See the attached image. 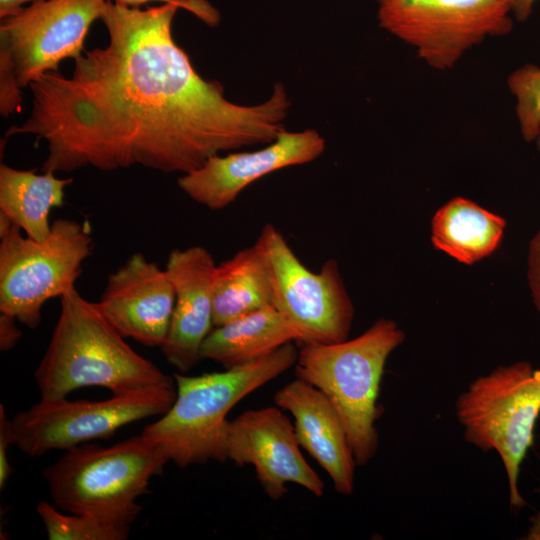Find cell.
<instances>
[{
    "instance_id": "6da1fadb",
    "label": "cell",
    "mask_w": 540,
    "mask_h": 540,
    "mask_svg": "<svg viewBox=\"0 0 540 540\" xmlns=\"http://www.w3.org/2000/svg\"><path fill=\"white\" fill-rule=\"evenodd\" d=\"M180 7L107 0L108 44L84 51L69 77L58 70L33 81L30 116L5 138L44 140L42 171L52 173L139 165L186 174L221 152L273 142L291 106L284 85L257 105L226 99L221 83L202 78L175 42Z\"/></svg>"
},
{
    "instance_id": "7a4b0ae2",
    "label": "cell",
    "mask_w": 540,
    "mask_h": 540,
    "mask_svg": "<svg viewBox=\"0 0 540 540\" xmlns=\"http://www.w3.org/2000/svg\"><path fill=\"white\" fill-rule=\"evenodd\" d=\"M34 378L41 399L65 398L82 387L123 394L176 384L174 376L138 354L97 302L76 287L60 298V314Z\"/></svg>"
},
{
    "instance_id": "3957f363",
    "label": "cell",
    "mask_w": 540,
    "mask_h": 540,
    "mask_svg": "<svg viewBox=\"0 0 540 540\" xmlns=\"http://www.w3.org/2000/svg\"><path fill=\"white\" fill-rule=\"evenodd\" d=\"M294 343L222 372L198 376L175 373L177 394L173 405L141 434L156 444L168 461L181 468L227 461L229 411L241 399L295 366L299 350Z\"/></svg>"
},
{
    "instance_id": "277c9868",
    "label": "cell",
    "mask_w": 540,
    "mask_h": 540,
    "mask_svg": "<svg viewBox=\"0 0 540 540\" xmlns=\"http://www.w3.org/2000/svg\"><path fill=\"white\" fill-rule=\"evenodd\" d=\"M405 339L391 319L380 318L351 340L302 345L295 364L296 378L319 389L338 412L357 466L377 453V405L385 363Z\"/></svg>"
},
{
    "instance_id": "5b68a950",
    "label": "cell",
    "mask_w": 540,
    "mask_h": 540,
    "mask_svg": "<svg viewBox=\"0 0 540 540\" xmlns=\"http://www.w3.org/2000/svg\"><path fill=\"white\" fill-rule=\"evenodd\" d=\"M455 413L466 442L499 455L510 507L526 506L518 480L540 415V369L522 360L477 377L457 397Z\"/></svg>"
},
{
    "instance_id": "8992f818",
    "label": "cell",
    "mask_w": 540,
    "mask_h": 540,
    "mask_svg": "<svg viewBox=\"0 0 540 540\" xmlns=\"http://www.w3.org/2000/svg\"><path fill=\"white\" fill-rule=\"evenodd\" d=\"M168 459L142 434L111 446L84 443L66 450L43 475L53 504L68 513L109 514L141 508L137 499Z\"/></svg>"
},
{
    "instance_id": "52a82bcc",
    "label": "cell",
    "mask_w": 540,
    "mask_h": 540,
    "mask_svg": "<svg viewBox=\"0 0 540 540\" xmlns=\"http://www.w3.org/2000/svg\"><path fill=\"white\" fill-rule=\"evenodd\" d=\"M107 0H37L0 22V113L22 109V89L83 52Z\"/></svg>"
},
{
    "instance_id": "ba28073f",
    "label": "cell",
    "mask_w": 540,
    "mask_h": 540,
    "mask_svg": "<svg viewBox=\"0 0 540 540\" xmlns=\"http://www.w3.org/2000/svg\"><path fill=\"white\" fill-rule=\"evenodd\" d=\"M0 312L35 329L43 305L75 287L83 262L91 255L89 225L56 219L49 236L23 237L17 225L0 237Z\"/></svg>"
},
{
    "instance_id": "9c48e42d",
    "label": "cell",
    "mask_w": 540,
    "mask_h": 540,
    "mask_svg": "<svg viewBox=\"0 0 540 540\" xmlns=\"http://www.w3.org/2000/svg\"><path fill=\"white\" fill-rule=\"evenodd\" d=\"M379 26L429 67L453 68L470 49L513 28L510 0H376Z\"/></svg>"
},
{
    "instance_id": "30bf717a",
    "label": "cell",
    "mask_w": 540,
    "mask_h": 540,
    "mask_svg": "<svg viewBox=\"0 0 540 540\" xmlns=\"http://www.w3.org/2000/svg\"><path fill=\"white\" fill-rule=\"evenodd\" d=\"M176 384L112 394L103 400L41 399L11 420L15 445L30 457L69 450L96 439H108L118 429L153 416L173 405Z\"/></svg>"
},
{
    "instance_id": "8fae6325",
    "label": "cell",
    "mask_w": 540,
    "mask_h": 540,
    "mask_svg": "<svg viewBox=\"0 0 540 540\" xmlns=\"http://www.w3.org/2000/svg\"><path fill=\"white\" fill-rule=\"evenodd\" d=\"M273 278V306L298 334L297 344H332L348 339L354 306L339 266L326 260L318 272L308 269L280 230L271 223L261 229Z\"/></svg>"
},
{
    "instance_id": "7c38bea8",
    "label": "cell",
    "mask_w": 540,
    "mask_h": 540,
    "mask_svg": "<svg viewBox=\"0 0 540 540\" xmlns=\"http://www.w3.org/2000/svg\"><path fill=\"white\" fill-rule=\"evenodd\" d=\"M227 460L237 466L252 465L266 495L279 500L288 483L321 497L324 483L304 459L294 424L279 409L248 410L229 420L226 430Z\"/></svg>"
},
{
    "instance_id": "4fadbf2b",
    "label": "cell",
    "mask_w": 540,
    "mask_h": 540,
    "mask_svg": "<svg viewBox=\"0 0 540 540\" xmlns=\"http://www.w3.org/2000/svg\"><path fill=\"white\" fill-rule=\"evenodd\" d=\"M325 139L314 129L283 130L266 147L214 155L199 168L182 174L177 184L193 201L220 210L232 204L251 183L282 168L317 159L325 149Z\"/></svg>"
},
{
    "instance_id": "5bb4252c",
    "label": "cell",
    "mask_w": 540,
    "mask_h": 540,
    "mask_svg": "<svg viewBox=\"0 0 540 540\" xmlns=\"http://www.w3.org/2000/svg\"><path fill=\"white\" fill-rule=\"evenodd\" d=\"M175 298L166 269L135 253L108 275L97 304L123 337L161 347L169 331Z\"/></svg>"
},
{
    "instance_id": "9a60e30c",
    "label": "cell",
    "mask_w": 540,
    "mask_h": 540,
    "mask_svg": "<svg viewBox=\"0 0 540 540\" xmlns=\"http://www.w3.org/2000/svg\"><path fill=\"white\" fill-rule=\"evenodd\" d=\"M211 253L196 245L174 249L166 271L175 290V306L161 351L180 373L191 370L202 358L203 342L214 328L213 273Z\"/></svg>"
},
{
    "instance_id": "2e32d148",
    "label": "cell",
    "mask_w": 540,
    "mask_h": 540,
    "mask_svg": "<svg viewBox=\"0 0 540 540\" xmlns=\"http://www.w3.org/2000/svg\"><path fill=\"white\" fill-rule=\"evenodd\" d=\"M274 402L291 413L300 447L327 472L335 491L351 495L357 463L344 424L328 398L296 378L276 392Z\"/></svg>"
},
{
    "instance_id": "e0dca14e",
    "label": "cell",
    "mask_w": 540,
    "mask_h": 540,
    "mask_svg": "<svg viewBox=\"0 0 540 540\" xmlns=\"http://www.w3.org/2000/svg\"><path fill=\"white\" fill-rule=\"evenodd\" d=\"M214 327L273 305V278L261 239L216 264L213 279Z\"/></svg>"
},
{
    "instance_id": "ac0fdd59",
    "label": "cell",
    "mask_w": 540,
    "mask_h": 540,
    "mask_svg": "<svg viewBox=\"0 0 540 540\" xmlns=\"http://www.w3.org/2000/svg\"><path fill=\"white\" fill-rule=\"evenodd\" d=\"M297 340L298 334L291 323L269 305L214 327L203 342L201 358L230 369Z\"/></svg>"
},
{
    "instance_id": "d6986e66",
    "label": "cell",
    "mask_w": 540,
    "mask_h": 540,
    "mask_svg": "<svg viewBox=\"0 0 540 540\" xmlns=\"http://www.w3.org/2000/svg\"><path fill=\"white\" fill-rule=\"evenodd\" d=\"M506 221L475 202L455 197L437 210L431 223L434 247L472 265L499 246Z\"/></svg>"
},
{
    "instance_id": "ffe728a7",
    "label": "cell",
    "mask_w": 540,
    "mask_h": 540,
    "mask_svg": "<svg viewBox=\"0 0 540 540\" xmlns=\"http://www.w3.org/2000/svg\"><path fill=\"white\" fill-rule=\"evenodd\" d=\"M72 178H58L55 173L37 174L0 165V211L37 241L45 240L51 231L50 211L64 203V189Z\"/></svg>"
},
{
    "instance_id": "44dd1931",
    "label": "cell",
    "mask_w": 540,
    "mask_h": 540,
    "mask_svg": "<svg viewBox=\"0 0 540 540\" xmlns=\"http://www.w3.org/2000/svg\"><path fill=\"white\" fill-rule=\"evenodd\" d=\"M50 540H125L141 508L117 513H68L41 501L36 507Z\"/></svg>"
},
{
    "instance_id": "7402d4cb",
    "label": "cell",
    "mask_w": 540,
    "mask_h": 540,
    "mask_svg": "<svg viewBox=\"0 0 540 540\" xmlns=\"http://www.w3.org/2000/svg\"><path fill=\"white\" fill-rule=\"evenodd\" d=\"M515 97V112L522 137L534 141L540 131V67L525 64L514 70L507 80Z\"/></svg>"
},
{
    "instance_id": "603a6c76",
    "label": "cell",
    "mask_w": 540,
    "mask_h": 540,
    "mask_svg": "<svg viewBox=\"0 0 540 540\" xmlns=\"http://www.w3.org/2000/svg\"><path fill=\"white\" fill-rule=\"evenodd\" d=\"M117 3L129 6V7H140L144 4L150 2H161V3H179L195 14L198 18L204 21L210 26H215L219 20V12L210 5L206 0H113Z\"/></svg>"
},
{
    "instance_id": "cb8c5ba5",
    "label": "cell",
    "mask_w": 540,
    "mask_h": 540,
    "mask_svg": "<svg viewBox=\"0 0 540 540\" xmlns=\"http://www.w3.org/2000/svg\"><path fill=\"white\" fill-rule=\"evenodd\" d=\"M15 444L12 420L7 417L4 406L0 405V489H4L12 472L8 460V447Z\"/></svg>"
},
{
    "instance_id": "d4e9b609",
    "label": "cell",
    "mask_w": 540,
    "mask_h": 540,
    "mask_svg": "<svg viewBox=\"0 0 540 540\" xmlns=\"http://www.w3.org/2000/svg\"><path fill=\"white\" fill-rule=\"evenodd\" d=\"M527 278L534 305L540 314V229L529 243Z\"/></svg>"
},
{
    "instance_id": "484cf974",
    "label": "cell",
    "mask_w": 540,
    "mask_h": 540,
    "mask_svg": "<svg viewBox=\"0 0 540 540\" xmlns=\"http://www.w3.org/2000/svg\"><path fill=\"white\" fill-rule=\"evenodd\" d=\"M17 319L11 315L1 313L0 315V349L10 351L13 349L22 336V331L16 325Z\"/></svg>"
},
{
    "instance_id": "4316f807",
    "label": "cell",
    "mask_w": 540,
    "mask_h": 540,
    "mask_svg": "<svg viewBox=\"0 0 540 540\" xmlns=\"http://www.w3.org/2000/svg\"><path fill=\"white\" fill-rule=\"evenodd\" d=\"M538 0H510L511 12L517 21H526Z\"/></svg>"
},
{
    "instance_id": "83f0119b",
    "label": "cell",
    "mask_w": 540,
    "mask_h": 540,
    "mask_svg": "<svg viewBox=\"0 0 540 540\" xmlns=\"http://www.w3.org/2000/svg\"><path fill=\"white\" fill-rule=\"evenodd\" d=\"M37 0H0V19L16 14L25 3Z\"/></svg>"
},
{
    "instance_id": "f1b7e54d",
    "label": "cell",
    "mask_w": 540,
    "mask_h": 540,
    "mask_svg": "<svg viewBox=\"0 0 540 540\" xmlns=\"http://www.w3.org/2000/svg\"><path fill=\"white\" fill-rule=\"evenodd\" d=\"M530 526L524 537L526 540H540V508L530 517Z\"/></svg>"
},
{
    "instance_id": "f546056e",
    "label": "cell",
    "mask_w": 540,
    "mask_h": 540,
    "mask_svg": "<svg viewBox=\"0 0 540 540\" xmlns=\"http://www.w3.org/2000/svg\"><path fill=\"white\" fill-rule=\"evenodd\" d=\"M14 225L11 219L0 211V237L4 236Z\"/></svg>"
},
{
    "instance_id": "4dcf8cb0",
    "label": "cell",
    "mask_w": 540,
    "mask_h": 540,
    "mask_svg": "<svg viewBox=\"0 0 540 540\" xmlns=\"http://www.w3.org/2000/svg\"><path fill=\"white\" fill-rule=\"evenodd\" d=\"M535 141H536V144H537V148H538V150L540 152V131H539Z\"/></svg>"
},
{
    "instance_id": "1f68e13d",
    "label": "cell",
    "mask_w": 540,
    "mask_h": 540,
    "mask_svg": "<svg viewBox=\"0 0 540 540\" xmlns=\"http://www.w3.org/2000/svg\"><path fill=\"white\" fill-rule=\"evenodd\" d=\"M536 491H537V493L540 494V487H538V488L536 489Z\"/></svg>"
}]
</instances>
